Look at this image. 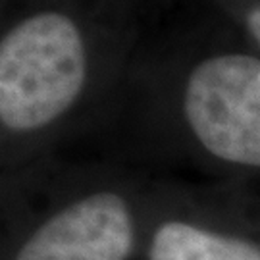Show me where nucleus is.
I'll return each mask as SVG.
<instances>
[{"instance_id":"nucleus-2","label":"nucleus","mask_w":260,"mask_h":260,"mask_svg":"<svg viewBox=\"0 0 260 260\" xmlns=\"http://www.w3.org/2000/svg\"><path fill=\"white\" fill-rule=\"evenodd\" d=\"M152 116L176 152L208 172L260 181V52L214 47L154 81Z\"/></svg>"},{"instance_id":"nucleus-3","label":"nucleus","mask_w":260,"mask_h":260,"mask_svg":"<svg viewBox=\"0 0 260 260\" xmlns=\"http://www.w3.org/2000/svg\"><path fill=\"white\" fill-rule=\"evenodd\" d=\"M152 183L116 168L54 174L45 168L4 201L41 197L23 206L2 247V260H133L141 254ZM21 206V205H18Z\"/></svg>"},{"instance_id":"nucleus-4","label":"nucleus","mask_w":260,"mask_h":260,"mask_svg":"<svg viewBox=\"0 0 260 260\" xmlns=\"http://www.w3.org/2000/svg\"><path fill=\"white\" fill-rule=\"evenodd\" d=\"M141 256L145 260H260V230L237 195L225 203L152 183Z\"/></svg>"},{"instance_id":"nucleus-5","label":"nucleus","mask_w":260,"mask_h":260,"mask_svg":"<svg viewBox=\"0 0 260 260\" xmlns=\"http://www.w3.org/2000/svg\"><path fill=\"white\" fill-rule=\"evenodd\" d=\"M239 27L247 45L260 52V0H212Z\"/></svg>"},{"instance_id":"nucleus-1","label":"nucleus","mask_w":260,"mask_h":260,"mask_svg":"<svg viewBox=\"0 0 260 260\" xmlns=\"http://www.w3.org/2000/svg\"><path fill=\"white\" fill-rule=\"evenodd\" d=\"M104 10L87 0H21L4 10L2 193L50 166V150L116 85L121 43Z\"/></svg>"},{"instance_id":"nucleus-6","label":"nucleus","mask_w":260,"mask_h":260,"mask_svg":"<svg viewBox=\"0 0 260 260\" xmlns=\"http://www.w3.org/2000/svg\"><path fill=\"white\" fill-rule=\"evenodd\" d=\"M239 203L251 222L260 230V199H239Z\"/></svg>"}]
</instances>
